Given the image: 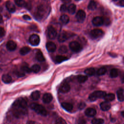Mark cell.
I'll return each instance as SVG.
<instances>
[{
    "instance_id": "cell-1",
    "label": "cell",
    "mask_w": 124,
    "mask_h": 124,
    "mask_svg": "<svg viewBox=\"0 0 124 124\" xmlns=\"http://www.w3.org/2000/svg\"><path fill=\"white\" fill-rule=\"evenodd\" d=\"M27 103L23 98H19L16 100L12 106L13 114L17 118L25 115L27 113Z\"/></svg>"
},
{
    "instance_id": "cell-2",
    "label": "cell",
    "mask_w": 124,
    "mask_h": 124,
    "mask_svg": "<svg viewBox=\"0 0 124 124\" xmlns=\"http://www.w3.org/2000/svg\"><path fill=\"white\" fill-rule=\"evenodd\" d=\"M31 108L37 113L43 116H46L47 112L45 108L42 105L37 103H32L30 105Z\"/></svg>"
},
{
    "instance_id": "cell-3",
    "label": "cell",
    "mask_w": 124,
    "mask_h": 124,
    "mask_svg": "<svg viewBox=\"0 0 124 124\" xmlns=\"http://www.w3.org/2000/svg\"><path fill=\"white\" fill-rule=\"evenodd\" d=\"M106 93L102 91H96L90 94L89 99L91 101H94L98 98H103L106 94Z\"/></svg>"
},
{
    "instance_id": "cell-4",
    "label": "cell",
    "mask_w": 124,
    "mask_h": 124,
    "mask_svg": "<svg viewBox=\"0 0 124 124\" xmlns=\"http://www.w3.org/2000/svg\"><path fill=\"white\" fill-rule=\"evenodd\" d=\"M104 34V31L100 29H94L91 31L90 36L93 39H97L101 37Z\"/></svg>"
},
{
    "instance_id": "cell-5",
    "label": "cell",
    "mask_w": 124,
    "mask_h": 124,
    "mask_svg": "<svg viewBox=\"0 0 124 124\" xmlns=\"http://www.w3.org/2000/svg\"><path fill=\"white\" fill-rule=\"evenodd\" d=\"M69 47L72 51L75 52H79L82 49L81 45L77 41L71 42L69 44Z\"/></svg>"
},
{
    "instance_id": "cell-6",
    "label": "cell",
    "mask_w": 124,
    "mask_h": 124,
    "mask_svg": "<svg viewBox=\"0 0 124 124\" xmlns=\"http://www.w3.org/2000/svg\"><path fill=\"white\" fill-rule=\"evenodd\" d=\"M40 37L39 36L35 34L31 35L29 38L30 43L33 46H38L40 43Z\"/></svg>"
},
{
    "instance_id": "cell-7",
    "label": "cell",
    "mask_w": 124,
    "mask_h": 124,
    "mask_svg": "<svg viewBox=\"0 0 124 124\" xmlns=\"http://www.w3.org/2000/svg\"><path fill=\"white\" fill-rule=\"evenodd\" d=\"M45 13V9L43 5H40L37 8L35 14L36 15V17L38 19H40L43 17Z\"/></svg>"
},
{
    "instance_id": "cell-8",
    "label": "cell",
    "mask_w": 124,
    "mask_h": 124,
    "mask_svg": "<svg viewBox=\"0 0 124 124\" xmlns=\"http://www.w3.org/2000/svg\"><path fill=\"white\" fill-rule=\"evenodd\" d=\"M71 36H72L71 33H67L65 31H62L59 34L58 39L60 42H63Z\"/></svg>"
},
{
    "instance_id": "cell-9",
    "label": "cell",
    "mask_w": 124,
    "mask_h": 124,
    "mask_svg": "<svg viewBox=\"0 0 124 124\" xmlns=\"http://www.w3.org/2000/svg\"><path fill=\"white\" fill-rule=\"evenodd\" d=\"M76 17L78 22L80 23L83 22L86 18L85 12L82 10H79L77 12Z\"/></svg>"
},
{
    "instance_id": "cell-10",
    "label": "cell",
    "mask_w": 124,
    "mask_h": 124,
    "mask_svg": "<svg viewBox=\"0 0 124 124\" xmlns=\"http://www.w3.org/2000/svg\"><path fill=\"white\" fill-rule=\"evenodd\" d=\"M47 34L49 39H54L57 36V31L53 27L49 26L47 28Z\"/></svg>"
},
{
    "instance_id": "cell-11",
    "label": "cell",
    "mask_w": 124,
    "mask_h": 124,
    "mask_svg": "<svg viewBox=\"0 0 124 124\" xmlns=\"http://www.w3.org/2000/svg\"><path fill=\"white\" fill-rule=\"evenodd\" d=\"M104 23V19L101 16L94 17L92 20V23L96 26H100L102 25Z\"/></svg>"
},
{
    "instance_id": "cell-12",
    "label": "cell",
    "mask_w": 124,
    "mask_h": 124,
    "mask_svg": "<svg viewBox=\"0 0 124 124\" xmlns=\"http://www.w3.org/2000/svg\"><path fill=\"white\" fill-rule=\"evenodd\" d=\"M70 86L69 84L66 82L62 83L59 89L60 92L62 93H68L70 91Z\"/></svg>"
},
{
    "instance_id": "cell-13",
    "label": "cell",
    "mask_w": 124,
    "mask_h": 124,
    "mask_svg": "<svg viewBox=\"0 0 124 124\" xmlns=\"http://www.w3.org/2000/svg\"><path fill=\"white\" fill-rule=\"evenodd\" d=\"M6 47L7 49L10 51H14L16 48V44L14 41L10 40L7 43Z\"/></svg>"
},
{
    "instance_id": "cell-14",
    "label": "cell",
    "mask_w": 124,
    "mask_h": 124,
    "mask_svg": "<svg viewBox=\"0 0 124 124\" xmlns=\"http://www.w3.org/2000/svg\"><path fill=\"white\" fill-rule=\"evenodd\" d=\"M46 48L48 52H53L54 51H55L56 49V45L52 42H49L46 43Z\"/></svg>"
},
{
    "instance_id": "cell-15",
    "label": "cell",
    "mask_w": 124,
    "mask_h": 124,
    "mask_svg": "<svg viewBox=\"0 0 124 124\" xmlns=\"http://www.w3.org/2000/svg\"><path fill=\"white\" fill-rule=\"evenodd\" d=\"M6 7L7 9L11 13H14L16 11V7L14 3L10 1H7L6 3Z\"/></svg>"
},
{
    "instance_id": "cell-16",
    "label": "cell",
    "mask_w": 124,
    "mask_h": 124,
    "mask_svg": "<svg viewBox=\"0 0 124 124\" xmlns=\"http://www.w3.org/2000/svg\"><path fill=\"white\" fill-rule=\"evenodd\" d=\"M96 113V110L93 108H87L85 111V114L88 117H93Z\"/></svg>"
},
{
    "instance_id": "cell-17",
    "label": "cell",
    "mask_w": 124,
    "mask_h": 124,
    "mask_svg": "<svg viewBox=\"0 0 124 124\" xmlns=\"http://www.w3.org/2000/svg\"><path fill=\"white\" fill-rule=\"evenodd\" d=\"M100 107L101 109L103 111H107L109 110L110 108V104L109 102L104 101L102 102L100 104Z\"/></svg>"
},
{
    "instance_id": "cell-18",
    "label": "cell",
    "mask_w": 124,
    "mask_h": 124,
    "mask_svg": "<svg viewBox=\"0 0 124 124\" xmlns=\"http://www.w3.org/2000/svg\"><path fill=\"white\" fill-rule=\"evenodd\" d=\"M62 107L68 112H71L73 109V105L67 102H63L61 104Z\"/></svg>"
},
{
    "instance_id": "cell-19",
    "label": "cell",
    "mask_w": 124,
    "mask_h": 124,
    "mask_svg": "<svg viewBox=\"0 0 124 124\" xmlns=\"http://www.w3.org/2000/svg\"><path fill=\"white\" fill-rule=\"evenodd\" d=\"M52 96L49 93H46L44 94L43 97V101L46 104L49 103L52 100Z\"/></svg>"
},
{
    "instance_id": "cell-20",
    "label": "cell",
    "mask_w": 124,
    "mask_h": 124,
    "mask_svg": "<svg viewBox=\"0 0 124 124\" xmlns=\"http://www.w3.org/2000/svg\"><path fill=\"white\" fill-rule=\"evenodd\" d=\"M117 96L119 101L123 102L124 101V92L123 89H120L117 91Z\"/></svg>"
},
{
    "instance_id": "cell-21",
    "label": "cell",
    "mask_w": 124,
    "mask_h": 124,
    "mask_svg": "<svg viewBox=\"0 0 124 124\" xmlns=\"http://www.w3.org/2000/svg\"><path fill=\"white\" fill-rule=\"evenodd\" d=\"M35 58L38 61L40 62H44L45 60V59L43 53L40 51H38L36 52L35 55Z\"/></svg>"
},
{
    "instance_id": "cell-22",
    "label": "cell",
    "mask_w": 124,
    "mask_h": 124,
    "mask_svg": "<svg viewBox=\"0 0 124 124\" xmlns=\"http://www.w3.org/2000/svg\"><path fill=\"white\" fill-rule=\"evenodd\" d=\"M2 80L5 83H9L12 81L11 77L8 74H4L2 76Z\"/></svg>"
},
{
    "instance_id": "cell-23",
    "label": "cell",
    "mask_w": 124,
    "mask_h": 124,
    "mask_svg": "<svg viewBox=\"0 0 124 124\" xmlns=\"http://www.w3.org/2000/svg\"><path fill=\"white\" fill-rule=\"evenodd\" d=\"M115 98V94L113 93H108V94H106V95L105 96V97H104V99H105V100L107 102H110L111 101H113V100H114Z\"/></svg>"
},
{
    "instance_id": "cell-24",
    "label": "cell",
    "mask_w": 124,
    "mask_h": 124,
    "mask_svg": "<svg viewBox=\"0 0 124 124\" xmlns=\"http://www.w3.org/2000/svg\"><path fill=\"white\" fill-rule=\"evenodd\" d=\"M68 58L65 56H63L62 55H58L55 58V61L57 63H60L67 60Z\"/></svg>"
},
{
    "instance_id": "cell-25",
    "label": "cell",
    "mask_w": 124,
    "mask_h": 124,
    "mask_svg": "<svg viewBox=\"0 0 124 124\" xmlns=\"http://www.w3.org/2000/svg\"><path fill=\"white\" fill-rule=\"evenodd\" d=\"M40 96V92L38 91H35L31 93V97L33 100H37L39 98Z\"/></svg>"
},
{
    "instance_id": "cell-26",
    "label": "cell",
    "mask_w": 124,
    "mask_h": 124,
    "mask_svg": "<svg viewBox=\"0 0 124 124\" xmlns=\"http://www.w3.org/2000/svg\"><path fill=\"white\" fill-rule=\"evenodd\" d=\"M31 50V48L28 46H24L22 47L19 51V52L21 55H25L28 54Z\"/></svg>"
},
{
    "instance_id": "cell-27",
    "label": "cell",
    "mask_w": 124,
    "mask_h": 124,
    "mask_svg": "<svg viewBox=\"0 0 124 124\" xmlns=\"http://www.w3.org/2000/svg\"><path fill=\"white\" fill-rule=\"evenodd\" d=\"M60 20L63 24H66L69 21V17L66 15H62L60 17Z\"/></svg>"
},
{
    "instance_id": "cell-28",
    "label": "cell",
    "mask_w": 124,
    "mask_h": 124,
    "mask_svg": "<svg viewBox=\"0 0 124 124\" xmlns=\"http://www.w3.org/2000/svg\"><path fill=\"white\" fill-rule=\"evenodd\" d=\"M84 73L89 76H92L94 75L95 71L93 68H89L85 70Z\"/></svg>"
},
{
    "instance_id": "cell-29",
    "label": "cell",
    "mask_w": 124,
    "mask_h": 124,
    "mask_svg": "<svg viewBox=\"0 0 124 124\" xmlns=\"http://www.w3.org/2000/svg\"><path fill=\"white\" fill-rule=\"evenodd\" d=\"M76 10V6L74 4H71L68 7V11L70 14H74Z\"/></svg>"
},
{
    "instance_id": "cell-30",
    "label": "cell",
    "mask_w": 124,
    "mask_h": 124,
    "mask_svg": "<svg viewBox=\"0 0 124 124\" xmlns=\"http://www.w3.org/2000/svg\"><path fill=\"white\" fill-rule=\"evenodd\" d=\"M96 7V3L94 0H91L88 4V8L90 10H94Z\"/></svg>"
},
{
    "instance_id": "cell-31",
    "label": "cell",
    "mask_w": 124,
    "mask_h": 124,
    "mask_svg": "<svg viewBox=\"0 0 124 124\" xmlns=\"http://www.w3.org/2000/svg\"><path fill=\"white\" fill-rule=\"evenodd\" d=\"M77 79L79 83H84L88 79V77L84 75H78L77 77Z\"/></svg>"
},
{
    "instance_id": "cell-32",
    "label": "cell",
    "mask_w": 124,
    "mask_h": 124,
    "mask_svg": "<svg viewBox=\"0 0 124 124\" xmlns=\"http://www.w3.org/2000/svg\"><path fill=\"white\" fill-rule=\"evenodd\" d=\"M40 69H41V67H40V65H39L38 64H37L33 65L31 68V71L35 73H37L39 72L40 70Z\"/></svg>"
},
{
    "instance_id": "cell-33",
    "label": "cell",
    "mask_w": 124,
    "mask_h": 124,
    "mask_svg": "<svg viewBox=\"0 0 124 124\" xmlns=\"http://www.w3.org/2000/svg\"><path fill=\"white\" fill-rule=\"evenodd\" d=\"M109 75L111 78H116L118 76V71L116 69H112L110 70Z\"/></svg>"
},
{
    "instance_id": "cell-34",
    "label": "cell",
    "mask_w": 124,
    "mask_h": 124,
    "mask_svg": "<svg viewBox=\"0 0 124 124\" xmlns=\"http://www.w3.org/2000/svg\"><path fill=\"white\" fill-rule=\"evenodd\" d=\"M104 122V120L101 118H94L92 121V124H103Z\"/></svg>"
},
{
    "instance_id": "cell-35",
    "label": "cell",
    "mask_w": 124,
    "mask_h": 124,
    "mask_svg": "<svg viewBox=\"0 0 124 124\" xmlns=\"http://www.w3.org/2000/svg\"><path fill=\"white\" fill-rule=\"evenodd\" d=\"M107 72V69L105 67H101L97 70L96 74L98 76H102L104 75Z\"/></svg>"
},
{
    "instance_id": "cell-36",
    "label": "cell",
    "mask_w": 124,
    "mask_h": 124,
    "mask_svg": "<svg viewBox=\"0 0 124 124\" xmlns=\"http://www.w3.org/2000/svg\"><path fill=\"white\" fill-rule=\"evenodd\" d=\"M16 4L19 7L25 6L26 2L24 0H15Z\"/></svg>"
},
{
    "instance_id": "cell-37",
    "label": "cell",
    "mask_w": 124,
    "mask_h": 124,
    "mask_svg": "<svg viewBox=\"0 0 124 124\" xmlns=\"http://www.w3.org/2000/svg\"><path fill=\"white\" fill-rule=\"evenodd\" d=\"M21 70L25 73H31V68H29L28 66L27 65H23L21 67Z\"/></svg>"
},
{
    "instance_id": "cell-38",
    "label": "cell",
    "mask_w": 124,
    "mask_h": 124,
    "mask_svg": "<svg viewBox=\"0 0 124 124\" xmlns=\"http://www.w3.org/2000/svg\"><path fill=\"white\" fill-rule=\"evenodd\" d=\"M59 52L61 54L66 53L67 52V48L65 46H61L59 49Z\"/></svg>"
},
{
    "instance_id": "cell-39",
    "label": "cell",
    "mask_w": 124,
    "mask_h": 124,
    "mask_svg": "<svg viewBox=\"0 0 124 124\" xmlns=\"http://www.w3.org/2000/svg\"><path fill=\"white\" fill-rule=\"evenodd\" d=\"M55 124H66L65 121L62 118H59L56 120Z\"/></svg>"
},
{
    "instance_id": "cell-40",
    "label": "cell",
    "mask_w": 124,
    "mask_h": 124,
    "mask_svg": "<svg viewBox=\"0 0 124 124\" xmlns=\"http://www.w3.org/2000/svg\"><path fill=\"white\" fill-rule=\"evenodd\" d=\"M86 121L82 118H80L78 119L77 121V124H85Z\"/></svg>"
},
{
    "instance_id": "cell-41",
    "label": "cell",
    "mask_w": 124,
    "mask_h": 124,
    "mask_svg": "<svg viewBox=\"0 0 124 124\" xmlns=\"http://www.w3.org/2000/svg\"><path fill=\"white\" fill-rule=\"evenodd\" d=\"M60 10L62 12H66L68 10V8L67 7V6L65 5L62 4L61 6Z\"/></svg>"
},
{
    "instance_id": "cell-42",
    "label": "cell",
    "mask_w": 124,
    "mask_h": 124,
    "mask_svg": "<svg viewBox=\"0 0 124 124\" xmlns=\"http://www.w3.org/2000/svg\"><path fill=\"white\" fill-rule=\"evenodd\" d=\"M5 31L4 29L0 27V38L2 37L5 35Z\"/></svg>"
},
{
    "instance_id": "cell-43",
    "label": "cell",
    "mask_w": 124,
    "mask_h": 124,
    "mask_svg": "<svg viewBox=\"0 0 124 124\" xmlns=\"http://www.w3.org/2000/svg\"><path fill=\"white\" fill-rule=\"evenodd\" d=\"M86 106V104L84 102H80L78 105V108L79 109H83Z\"/></svg>"
},
{
    "instance_id": "cell-44",
    "label": "cell",
    "mask_w": 124,
    "mask_h": 124,
    "mask_svg": "<svg viewBox=\"0 0 124 124\" xmlns=\"http://www.w3.org/2000/svg\"><path fill=\"white\" fill-rule=\"evenodd\" d=\"M25 7L27 9H28L29 10H30L31 8V4L30 2H26Z\"/></svg>"
},
{
    "instance_id": "cell-45",
    "label": "cell",
    "mask_w": 124,
    "mask_h": 124,
    "mask_svg": "<svg viewBox=\"0 0 124 124\" xmlns=\"http://www.w3.org/2000/svg\"><path fill=\"white\" fill-rule=\"evenodd\" d=\"M23 18H24V19H26V20H30V19H31V17H30L29 16L27 15H24L23 16Z\"/></svg>"
},
{
    "instance_id": "cell-46",
    "label": "cell",
    "mask_w": 124,
    "mask_h": 124,
    "mask_svg": "<svg viewBox=\"0 0 124 124\" xmlns=\"http://www.w3.org/2000/svg\"><path fill=\"white\" fill-rule=\"evenodd\" d=\"M119 5L121 6L124 7V0H121L119 2Z\"/></svg>"
},
{
    "instance_id": "cell-47",
    "label": "cell",
    "mask_w": 124,
    "mask_h": 124,
    "mask_svg": "<svg viewBox=\"0 0 124 124\" xmlns=\"http://www.w3.org/2000/svg\"><path fill=\"white\" fill-rule=\"evenodd\" d=\"M27 124H40L39 123H38V122H35V121H29L28 122Z\"/></svg>"
},
{
    "instance_id": "cell-48",
    "label": "cell",
    "mask_w": 124,
    "mask_h": 124,
    "mask_svg": "<svg viewBox=\"0 0 124 124\" xmlns=\"http://www.w3.org/2000/svg\"><path fill=\"white\" fill-rule=\"evenodd\" d=\"M3 21V18H2V16L1 15H0V23H1Z\"/></svg>"
},
{
    "instance_id": "cell-49",
    "label": "cell",
    "mask_w": 124,
    "mask_h": 124,
    "mask_svg": "<svg viewBox=\"0 0 124 124\" xmlns=\"http://www.w3.org/2000/svg\"><path fill=\"white\" fill-rule=\"evenodd\" d=\"M121 115L124 117V111H123L121 112Z\"/></svg>"
},
{
    "instance_id": "cell-50",
    "label": "cell",
    "mask_w": 124,
    "mask_h": 124,
    "mask_svg": "<svg viewBox=\"0 0 124 124\" xmlns=\"http://www.w3.org/2000/svg\"><path fill=\"white\" fill-rule=\"evenodd\" d=\"M122 81L123 83H124V76L122 78Z\"/></svg>"
},
{
    "instance_id": "cell-51",
    "label": "cell",
    "mask_w": 124,
    "mask_h": 124,
    "mask_svg": "<svg viewBox=\"0 0 124 124\" xmlns=\"http://www.w3.org/2000/svg\"><path fill=\"white\" fill-rule=\"evenodd\" d=\"M123 63H124V57L123 59Z\"/></svg>"
},
{
    "instance_id": "cell-52",
    "label": "cell",
    "mask_w": 124,
    "mask_h": 124,
    "mask_svg": "<svg viewBox=\"0 0 124 124\" xmlns=\"http://www.w3.org/2000/svg\"><path fill=\"white\" fill-rule=\"evenodd\" d=\"M114 1H116V0H113Z\"/></svg>"
},
{
    "instance_id": "cell-53",
    "label": "cell",
    "mask_w": 124,
    "mask_h": 124,
    "mask_svg": "<svg viewBox=\"0 0 124 124\" xmlns=\"http://www.w3.org/2000/svg\"></svg>"
},
{
    "instance_id": "cell-54",
    "label": "cell",
    "mask_w": 124,
    "mask_h": 124,
    "mask_svg": "<svg viewBox=\"0 0 124 124\" xmlns=\"http://www.w3.org/2000/svg\"><path fill=\"white\" fill-rule=\"evenodd\" d=\"M0 1H1V0H0Z\"/></svg>"
},
{
    "instance_id": "cell-55",
    "label": "cell",
    "mask_w": 124,
    "mask_h": 124,
    "mask_svg": "<svg viewBox=\"0 0 124 124\" xmlns=\"http://www.w3.org/2000/svg\"></svg>"
}]
</instances>
